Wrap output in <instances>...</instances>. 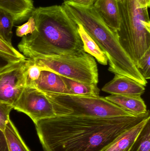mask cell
<instances>
[{
  "label": "cell",
  "mask_w": 150,
  "mask_h": 151,
  "mask_svg": "<svg viewBox=\"0 0 150 151\" xmlns=\"http://www.w3.org/2000/svg\"><path fill=\"white\" fill-rule=\"evenodd\" d=\"M150 117L98 118L60 115L35 123L43 151H101L123 133Z\"/></svg>",
  "instance_id": "6da1fadb"
},
{
  "label": "cell",
  "mask_w": 150,
  "mask_h": 151,
  "mask_svg": "<svg viewBox=\"0 0 150 151\" xmlns=\"http://www.w3.org/2000/svg\"><path fill=\"white\" fill-rule=\"evenodd\" d=\"M31 16L35 30L23 37L18 46L24 56L35 59L84 51L77 24L61 5L38 7Z\"/></svg>",
  "instance_id": "7a4b0ae2"
},
{
  "label": "cell",
  "mask_w": 150,
  "mask_h": 151,
  "mask_svg": "<svg viewBox=\"0 0 150 151\" xmlns=\"http://www.w3.org/2000/svg\"><path fill=\"white\" fill-rule=\"evenodd\" d=\"M61 6L75 23L82 26L105 53L109 63V71L127 76L146 86L148 81L120 44L116 33L105 23L93 6L86 8L66 0H63Z\"/></svg>",
  "instance_id": "3957f363"
},
{
  "label": "cell",
  "mask_w": 150,
  "mask_h": 151,
  "mask_svg": "<svg viewBox=\"0 0 150 151\" xmlns=\"http://www.w3.org/2000/svg\"><path fill=\"white\" fill-rule=\"evenodd\" d=\"M120 27L116 32L119 42L136 66L150 48V20L147 0H116Z\"/></svg>",
  "instance_id": "277c9868"
},
{
  "label": "cell",
  "mask_w": 150,
  "mask_h": 151,
  "mask_svg": "<svg viewBox=\"0 0 150 151\" xmlns=\"http://www.w3.org/2000/svg\"><path fill=\"white\" fill-rule=\"evenodd\" d=\"M45 95L52 104L56 116L69 115L98 118L136 116L100 96Z\"/></svg>",
  "instance_id": "5b68a950"
},
{
  "label": "cell",
  "mask_w": 150,
  "mask_h": 151,
  "mask_svg": "<svg viewBox=\"0 0 150 151\" xmlns=\"http://www.w3.org/2000/svg\"><path fill=\"white\" fill-rule=\"evenodd\" d=\"M43 70L83 83L97 85L98 70L95 58L84 51L31 59Z\"/></svg>",
  "instance_id": "8992f818"
},
{
  "label": "cell",
  "mask_w": 150,
  "mask_h": 151,
  "mask_svg": "<svg viewBox=\"0 0 150 151\" xmlns=\"http://www.w3.org/2000/svg\"><path fill=\"white\" fill-rule=\"evenodd\" d=\"M31 59L20 60L0 69V101L13 105L26 86Z\"/></svg>",
  "instance_id": "52a82bcc"
},
{
  "label": "cell",
  "mask_w": 150,
  "mask_h": 151,
  "mask_svg": "<svg viewBox=\"0 0 150 151\" xmlns=\"http://www.w3.org/2000/svg\"><path fill=\"white\" fill-rule=\"evenodd\" d=\"M12 106L15 110L28 115L34 124L56 116L52 104L45 95L33 87L26 86Z\"/></svg>",
  "instance_id": "ba28073f"
},
{
  "label": "cell",
  "mask_w": 150,
  "mask_h": 151,
  "mask_svg": "<svg viewBox=\"0 0 150 151\" xmlns=\"http://www.w3.org/2000/svg\"><path fill=\"white\" fill-rule=\"evenodd\" d=\"M28 86L33 87L45 94L70 95L63 77L48 70H42L38 79Z\"/></svg>",
  "instance_id": "9c48e42d"
},
{
  "label": "cell",
  "mask_w": 150,
  "mask_h": 151,
  "mask_svg": "<svg viewBox=\"0 0 150 151\" xmlns=\"http://www.w3.org/2000/svg\"><path fill=\"white\" fill-rule=\"evenodd\" d=\"M112 80L104 85L102 90L112 95L141 96L145 87L136 81L119 74H114Z\"/></svg>",
  "instance_id": "30bf717a"
},
{
  "label": "cell",
  "mask_w": 150,
  "mask_h": 151,
  "mask_svg": "<svg viewBox=\"0 0 150 151\" xmlns=\"http://www.w3.org/2000/svg\"><path fill=\"white\" fill-rule=\"evenodd\" d=\"M95 10L105 23L116 33L120 27V17L116 0H96Z\"/></svg>",
  "instance_id": "8fae6325"
},
{
  "label": "cell",
  "mask_w": 150,
  "mask_h": 151,
  "mask_svg": "<svg viewBox=\"0 0 150 151\" xmlns=\"http://www.w3.org/2000/svg\"><path fill=\"white\" fill-rule=\"evenodd\" d=\"M0 9L9 13L15 23L28 19L34 10L33 0H0Z\"/></svg>",
  "instance_id": "7c38bea8"
},
{
  "label": "cell",
  "mask_w": 150,
  "mask_h": 151,
  "mask_svg": "<svg viewBox=\"0 0 150 151\" xmlns=\"http://www.w3.org/2000/svg\"><path fill=\"white\" fill-rule=\"evenodd\" d=\"M111 103L134 115L147 112V106L140 96L112 95L105 97Z\"/></svg>",
  "instance_id": "4fadbf2b"
},
{
  "label": "cell",
  "mask_w": 150,
  "mask_h": 151,
  "mask_svg": "<svg viewBox=\"0 0 150 151\" xmlns=\"http://www.w3.org/2000/svg\"><path fill=\"white\" fill-rule=\"evenodd\" d=\"M150 117L120 136L110 145L101 151H127L132 147Z\"/></svg>",
  "instance_id": "5bb4252c"
},
{
  "label": "cell",
  "mask_w": 150,
  "mask_h": 151,
  "mask_svg": "<svg viewBox=\"0 0 150 151\" xmlns=\"http://www.w3.org/2000/svg\"><path fill=\"white\" fill-rule=\"evenodd\" d=\"M77 24L78 32L82 42L85 52L92 56L100 64L107 65L108 62L105 53L86 32L82 26L80 24Z\"/></svg>",
  "instance_id": "9a60e30c"
},
{
  "label": "cell",
  "mask_w": 150,
  "mask_h": 151,
  "mask_svg": "<svg viewBox=\"0 0 150 151\" xmlns=\"http://www.w3.org/2000/svg\"><path fill=\"white\" fill-rule=\"evenodd\" d=\"M9 151H31L19 134L18 130L11 119L4 129Z\"/></svg>",
  "instance_id": "2e32d148"
},
{
  "label": "cell",
  "mask_w": 150,
  "mask_h": 151,
  "mask_svg": "<svg viewBox=\"0 0 150 151\" xmlns=\"http://www.w3.org/2000/svg\"><path fill=\"white\" fill-rule=\"evenodd\" d=\"M63 77L70 95L99 96L100 90L97 85L83 83Z\"/></svg>",
  "instance_id": "e0dca14e"
},
{
  "label": "cell",
  "mask_w": 150,
  "mask_h": 151,
  "mask_svg": "<svg viewBox=\"0 0 150 151\" xmlns=\"http://www.w3.org/2000/svg\"><path fill=\"white\" fill-rule=\"evenodd\" d=\"M14 23L13 17L9 12L0 9V36L11 45H12V30Z\"/></svg>",
  "instance_id": "ac0fdd59"
},
{
  "label": "cell",
  "mask_w": 150,
  "mask_h": 151,
  "mask_svg": "<svg viewBox=\"0 0 150 151\" xmlns=\"http://www.w3.org/2000/svg\"><path fill=\"white\" fill-rule=\"evenodd\" d=\"M127 151H150V119L144 125L134 143Z\"/></svg>",
  "instance_id": "d6986e66"
},
{
  "label": "cell",
  "mask_w": 150,
  "mask_h": 151,
  "mask_svg": "<svg viewBox=\"0 0 150 151\" xmlns=\"http://www.w3.org/2000/svg\"><path fill=\"white\" fill-rule=\"evenodd\" d=\"M0 54L15 60H25L26 58L18 52L12 45L9 44L0 36Z\"/></svg>",
  "instance_id": "ffe728a7"
},
{
  "label": "cell",
  "mask_w": 150,
  "mask_h": 151,
  "mask_svg": "<svg viewBox=\"0 0 150 151\" xmlns=\"http://www.w3.org/2000/svg\"><path fill=\"white\" fill-rule=\"evenodd\" d=\"M150 48L138 60L136 68L145 80L150 78Z\"/></svg>",
  "instance_id": "44dd1931"
},
{
  "label": "cell",
  "mask_w": 150,
  "mask_h": 151,
  "mask_svg": "<svg viewBox=\"0 0 150 151\" xmlns=\"http://www.w3.org/2000/svg\"><path fill=\"white\" fill-rule=\"evenodd\" d=\"M12 105L0 101V129L4 132L8 122L9 121V114L12 109Z\"/></svg>",
  "instance_id": "7402d4cb"
},
{
  "label": "cell",
  "mask_w": 150,
  "mask_h": 151,
  "mask_svg": "<svg viewBox=\"0 0 150 151\" xmlns=\"http://www.w3.org/2000/svg\"><path fill=\"white\" fill-rule=\"evenodd\" d=\"M36 28L35 20L33 17L31 16L27 22L17 27L16 34L18 37H23L28 34L32 33Z\"/></svg>",
  "instance_id": "603a6c76"
},
{
  "label": "cell",
  "mask_w": 150,
  "mask_h": 151,
  "mask_svg": "<svg viewBox=\"0 0 150 151\" xmlns=\"http://www.w3.org/2000/svg\"><path fill=\"white\" fill-rule=\"evenodd\" d=\"M31 63L27 70L26 86H29L33 82L38 80L43 70L40 66L34 64L31 59Z\"/></svg>",
  "instance_id": "cb8c5ba5"
},
{
  "label": "cell",
  "mask_w": 150,
  "mask_h": 151,
  "mask_svg": "<svg viewBox=\"0 0 150 151\" xmlns=\"http://www.w3.org/2000/svg\"><path fill=\"white\" fill-rule=\"evenodd\" d=\"M75 4L86 8L93 7L96 0H66Z\"/></svg>",
  "instance_id": "d4e9b609"
},
{
  "label": "cell",
  "mask_w": 150,
  "mask_h": 151,
  "mask_svg": "<svg viewBox=\"0 0 150 151\" xmlns=\"http://www.w3.org/2000/svg\"><path fill=\"white\" fill-rule=\"evenodd\" d=\"M18 61L19 60H13L0 54V69Z\"/></svg>",
  "instance_id": "484cf974"
},
{
  "label": "cell",
  "mask_w": 150,
  "mask_h": 151,
  "mask_svg": "<svg viewBox=\"0 0 150 151\" xmlns=\"http://www.w3.org/2000/svg\"><path fill=\"white\" fill-rule=\"evenodd\" d=\"M0 151H9L4 133L0 129Z\"/></svg>",
  "instance_id": "4316f807"
},
{
  "label": "cell",
  "mask_w": 150,
  "mask_h": 151,
  "mask_svg": "<svg viewBox=\"0 0 150 151\" xmlns=\"http://www.w3.org/2000/svg\"><path fill=\"white\" fill-rule=\"evenodd\" d=\"M150 3V0H147Z\"/></svg>",
  "instance_id": "83f0119b"
}]
</instances>
